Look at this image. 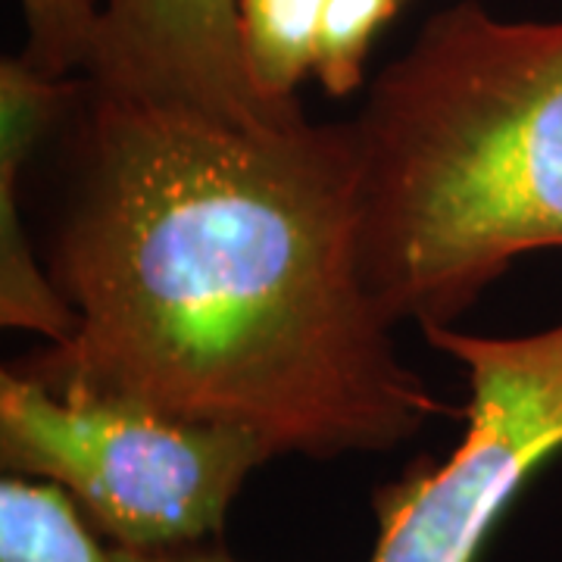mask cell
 Wrapping results in <instances>:
<instances>
[{"label":"cell","mask_w":562,"mask_h":562,"mask_svg":"<svg viewBox=\"0 0 562 562\" xmlns=\"http://www.w3.org/2000/svg\"><path fill=\"white\" fill-rule=\"evenodd\" d=\"M110 562H235L220 547L184 543V547H157V550H132V547H110Z\"/></svg>","instance_id":"cell-11"},{"label":"cell","mask_w":562,"mask_h":562,"mask_svg":"<svg viewBox=\"0 0 562 562\" xmlns=\"http://www.w3.org/2000/svg\"><path fill=\"white\" fill-rule=\"evenodd\" d=\"M347 122L357 266L394 328L453 325L519 257L562 247V20L457 0Z\"/></svg>","instance_id":"cell-2"},{"label":"cell","mask_w":562,"mask_h":562,"mask_svg":"<svg viewBox=\"0 0 562 562\" xmlns=\"http://www.w3.org/2000/svg\"><path fill=\"white\" fill-rule=\"evenodd\" d=\"M0 562H110L79 503L60 484L3 475Z\"/></svg>","instance_id":"cell-8"},{"label":"cell","mask_w":562,"mask_h":562,"mask_svg":"<svg viewBox=\"0 0 562 562\" xmlns=\"http://www.w3.org/2000/svg\"><path fill=\"white\" fill-rule=\"evenodd\" d=\"M425 341L465 375L460 447L416 460L375 491L369 562H475L525 482L562 450V322L522 338L425 325Z\"/></svg>","instance_id":"cell-4"},{"label":"cell","mask_w":562,"mask_h":562,"mask_svg":"<svg viewBox=\"0 0 562 562\" xmlns=\"http://www.w3.org/2000/svg\"><path fill=\"white\" fill-rule=\"evenodd\" d=\"M25 16L22 57L50 79L81 76L101 25L103 0H20Z\"/></svg>","instance_id":"cell-10"},{"label":"cell","mask_w":562,"mask_h":562,"mask_svg":"<svg viewBox=\"0 0 562 562\" xmlns=\"http://www.w3.org/2000/svg\"><path fill=\"white\" fill-rule=\"evenodd\" d=\"M38 244L76 335L13 362L63 401L235 425L281 453H382L457 409L357 266L350 122L241 132L79 88Z\"/></svg>","instance_id":"cell-1"},{"label":"cell","mask_w":562,"mask_h":562,"mask_svg":"<svg viewBox=\"0 0 562 562\" xmlns=\"http://www.w3.org/2000/svg\"><path fill=\"white\" fill-rule=\"evenodd\" d=\"M272 457L247 428L63 401L13 366L0 372L3 469L60 484L113 547L157 550L220 538L244 479Z\"/></svg>","instance_id":"cell-3"},{"label":"cell","mask_w":562,"mask_h":562,"mask_svg":"<svg viewBox=\"0 0 562 562\" xmlns=\"http://www.w3.org/2000/svg\"><path fill=\"white\" fill-rule=\"evenodd\" d=\"M331 0H238L247 76L276 106H303L297 88L316 69Z\"/></svg>","instance_id":"cell-7"},{"label":"cell","mask_w":562,"mask_h":562,"mask_svg":"<svg viewBox=\"0 0 562 562\" xmlns=\"http://www.w3.org/2000/svg\"><path fill=\"white\" fill-rule=\"evenodd\" d=\"M81 79L116 101L194 113L241 132L306 122L276 106L247 76L238 0H103Z\"/></svg>","instance_id":"cell-5"},{"label":"cell","mask_w":562,"mask_h":562,"mask_svg":"<svg viewBox=\"0 0 562 562\" xmlns=\"http://www.w3.org/2000/svg\"><path fill=\"white\" fill-rule=\"evenodd\" d=\"M406 0H331L322 22L313 76L328 98H350L362 85L372 47Z\"/></svg>","instance_id":"cell-9"},{"label":"cell","mask_w":562,"mask_h":562,"mask_svg":"<svg viewBox=\"0 0 562 562\" xmlns=\"http://www.w3.org/2000/svg\"><path fill=\"white\" fill-rule=\"evenodd\" d=\"M79 88L50 79L25 57L0 63V322L60 347L76 335V313L44 272L22 220V176Z\"/></svg>","instance_id":"cell-6"}]
</instances>
